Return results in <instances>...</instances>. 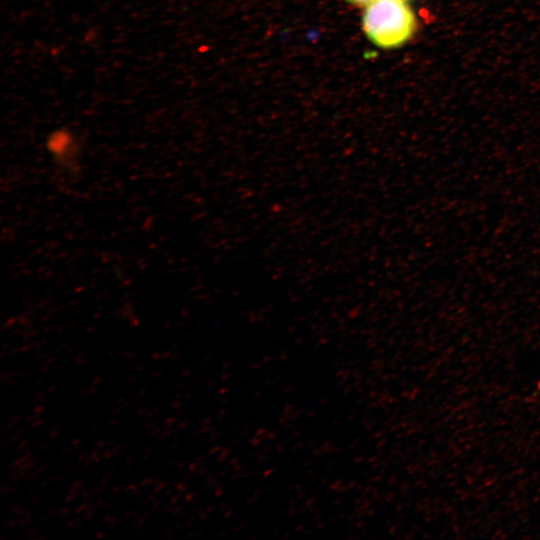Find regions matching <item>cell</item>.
Wrapping results in <instances>:
<instances>
[{"mask_svg": "<svg viewBox=\"0 0 540 540\" xmlns=\"http://www.w3.org/2000/svg\"><path fill=\"white\" fill-rule=\"evenodd\" d=\"M367 37L382 48L406 43L416 30V18L404 0H372L362 17Z\"/></svg>", "mask_w": 540, "mask_h": 540, "instance_id": "6da1fadb", "label": "cell"}, {"mask_svg": "<svg viewBox=\"0 0 540 540\" xmlns=\"http://www.w3.org/2000/svg\"><path fill=\"white\" fill-rule=\"evenodd\" d=\"M46 150L58 170L73 176L80 171L83 145L79 135L69 127H59L46 138Z\"/></svg>", "mask_w": 540, "mask_h": 540, "instance_id": "7a4b0ae2", "label": "cell"}, {"mask_svg": "<svg viewBox=\"0 0 540 540\" xmlns=\"http://www.w3.org/2000/svg\"><path fill=\"white\" fill-rule=\"evenodd\" d=\"M347 1L355 5H368L372 0H347Z\"/></svg>", "mask_w": 540, "mask_h": 540, "instance_id": "3957f363", "label": "cell"}]
</instances>
